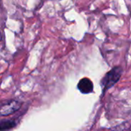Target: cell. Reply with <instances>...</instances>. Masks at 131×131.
Here are the masks:
<instances>
[{"label":"cell","instance_id":"3957f363","mask_svg":"<svg viewBox=\"0 0 131 131\" xmlns=\"http://www.w3.org/2000/svg\"><path fill=\"white\" fill-rule=\"evenodd\" d=\"M78 88L82 94H90L93 91V82L88 78H82L78 84Z\"/></svg>","mask_w":131,"mask_h":131},{"label":"cell","instance_id":"6da1fadb","mask_svg":"<svg viewBox=\"0 0 131 131\" xmlns=\"http://www.w3.org/2000/svg\"><path fill=\"white\" fill-rule=\"evenodd\" d=\"M123 73V69L121 67H114L108 71L101 80V86L103 91L112 88L118 82Z\"/></svg>","mask_w":131,"mask_h":131},{"label":"cell","instance_id":"277c9868","mask_svg":"<svg viewBox=\"0 0 131 131\" xmlns=\"http://www.w3.org/2000/svg\"><path fill=\"white\" fill-rule=\"evenodd\" d=\"M17 123L15 120H6V121H2L0 123V130L7 131L16 126Z\"/></svg>","mask_w":131,"mask_h":131},{"label":"cell","instance_id":"7a4b0ae2","mask_svg":"<svg viewBox=\"0 0 131 131\" xmlns=\"http://www.w3.org/2000/svg\"><path fill=\"white\" fill-rule=\"evenodd\" d=\"M21 106V103L18 101L12 100L8 101L2 104L1 105V115L2 117L8 116L9 114H12L15 112H16Z\"/></svg>","mask_w":131,"mask_h":131}]
</instances>
